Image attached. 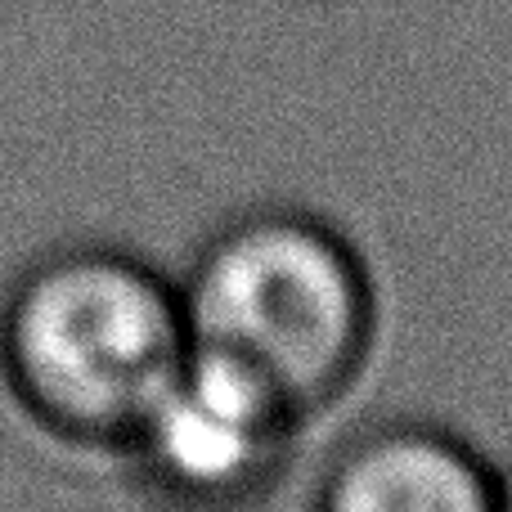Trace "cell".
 I'll return each instance as SVG.
<instances>
[{
	"instance_id": "6da1fadb",
	"label": "cell",
	"mask_w": 512,
	"mask_h": 512,
	"mask_svg": "<svg viewBox=\"0 0 512 512\" xmlns=\"http://www.w3.org/2000/svg\"><path fill=\"white\" fill-rule=\"evenodd\" d=\"M185 355L180 283L122 243H54L0 292V382L68 450H122Z\"/></svg>"
},
{
	"instance_id": "7a4b0ae2",
	"label": "cell",
	"mask_w": 512,
	"mask_h": 512,
	"mask_svg": "<svg viewBox=\"0 0 512 512\" xmlns=\"http://www.w3.org/2000/svg\"><path fill=\"white\" fill-rule=\"evenodd\" d=\"M176 283L189 342L265 382L301 423L342 405L378 346L369 261L310 207L225 216Z\"/></svg>"
},
{
	"instance_id": "5b68a950",
	"label": "cell",
	"mask_w": 512,
	"mask_h": 512,
	"mask_svg": "<svg viewBox=\"0 0 512 512\" xmlns=\"http://www.w3.org/2000/svg\"><path fill=\"white\" fill-rule=\"evenodd\" d=\"M495 512H512V454L495 463Z\"/></svg>"
},
{
	"instance_id": "277c9868",
	"label": "cell",
	"mask_w": 512,
	"mask_h": 512,
	"mask_svg": "<svg viewBox=\"0 0 512 512\" xmlns=\"http://www.w3.org/2000/svg\"><path fill=\"white\" fill-rule=\"evenodd\" d=\"M310 512H495V463L432 418H387L346 436Z\"/></svg>"
},
{
	"instance_id": "3957f363",
	"label": "cell",
	"mask_w": 512,
	"mask_h": 512,
	"mask_svg": "<svg viewBox=\"0 0 512 512\" xmlns=\"http://www.w3.org/2000/svg\"><path fill=\"white\" fill-rule=\"evenodd\" d=\"M301 427L265 382L189 342L113 459L162 512H248L288 477Z\"/></svg>"
}]
</instances>
